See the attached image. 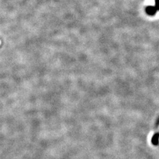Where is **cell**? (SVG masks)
I'll list each match as a JSON object with an SVG mask.
<instances>
[{"instance_id":"obj_1","label":"cell","mask_w":159,"mask_h":159,"mask_svg":"<svg viewBox=\"0 0 159 159\" xmlns=\"http://www.w3.org/2000/svg\"><path fill=\"white\" fill-rule=\"evenodd\" d=\"M156 7L152 6H148L146 8V12L147 14L150 15V16H152V15L155 14L156 13Z\"/></svg>"},{"instance_id":"obj_2","label":"cell","mask_w":159,"mask_h":159,"mask_svg":"<svg viewBox=\"0 0 159 159\" xmlns=\"http://www.w3.org/2000/svg\"><path fill=\"white\" fill-rule=\"evenodd\" d=\"M152 143L153 144H155V145L159 144V128L158 130L155 134V135H153L152 137Z\"/></svg>"}]
</instances>
